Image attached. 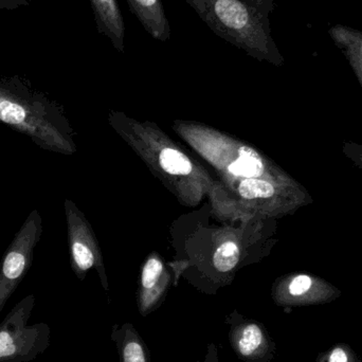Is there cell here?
Instances as JSON below:
<instances>
[{
    "label": "cell",
    "instance_id": "4",
    "mask_svg": "<svg viewBox=\"0 0 362 362\" xmlns=\"http://www.w3.org/2000/svg\"><path fill=\"white\" fill-rule=\"evenodd\" d=\"M229 340L234 352L247 362H265L272 356V342L261 323L231 317Z\"/></svg>",
    "mask_w": 362,
    "mask_h": 362
},
{
    "label": "cell",
    "instance_id": "17",
    "mask_svg": "<svg viewBox=\"0 0 362 362\" xmlns=\"http://www.w3.org/2000/svg\"><path fill=\"white\" fill-rule=\"evenodd\" d=\"M319 362H356V359L348 348L337 346L332 349Z\"/></svg>",
    "mask_w": 362,
    "mask_h": 362
},
{
    "label": "cell",
    "instance_id": "12",
    "mask_svg": "<svg viewBox=\"0 0 362 362\" xmlns=\"http://www.w3.org/2000/svg\"><path fill=\"white\" fill-rule=\"evenodd\" d=\"M159 163L161 168L172 175H187L192 171L189 159L173 148L163 150L159 157Z\"/></svg>",
    "mask_w": 362,
    "mask_h": 362
},
{
    "label": "cell",
    "instance_id": "15",
    "mask_svg": "<svg viewBox=\"0 0 362 362\" xmlns=\"http://www.w3.org/2000/svg\"><path fill=\"white\" fill-rule=\"evenodd\" d=\"M240 195L247 199L269 198L274 195V187L268 181L248 178L242 181L238 187Z\"/></svg>",
    "mask_w": 362,
    "mask_h": 362
},
{
    "label": "cell",
    "instance_id": "18",
    "mask_svg": "<svg viewBox=\"0 0 362 362\" xmlns=\"http://www.w3.org/2000/svg\"><path fill=\"white\" fill-rule=\"evenodd\" d=\"M243 1L257 8L266 16H269L274 11V0H243Z\"/></svg>",
    "mask_w": 362,
    "mask_h": 362
},
{
    "label": "cell",
    "instance_id": "10",
    "mask_svg": "<svg viewBox=\"0 0 362 362\" xmlns=\"http://www.w3.org/2000/svg\"><path fill=\"white\" fill-rule=\"evenodd\" d=\"M33 327L29 329H21V323L8 321L6 318L4 327L0 329V362H8L16 356L25 355V348L33 339Z\"/></svg>",
    "mask_w": 362,
    "mask_h": 362
},
{
    "label": "cell",
    "instance_id": "13",
    "mask_svg": "<svg viewBox=\"0 0 362 362\" xmlns=\"http://www.w3.org/2000/svg\"><path fill=\"white\" fill-rule=\"evenodd\" d=\"M71 257L76 269L81 272H87L95 265V257L90 247L83 242L82 238H71Z\"/></svg>",
    "mask_w": 362,
    "mask_h": 362
},
{
    "label": "cell",
    "instance_id": "11",
    "mask_svg": "<svg viewBox=\"0 0 362 362\" xmlns=\"http://www.w3.org/2000/svg\"><path fill=\"white\" fill-rule=\"evenodd\" d=\"M163 266L157 259H148L142 272L141 298L139 301V310L142 316H148L158 305L159 297L161 291L157 289L161 274H163Z\"/></svg>",
    "mask_w": 362,
    "mask_h": 362
},
{
    "label": "cell",
    "instance_id": "2",
    "mask_svg": "<svg viewBox=\"0 0 362 362\" xmlns=\"http://www.w3.org/2000/svg\"><path fill=\"white\" fill-rule=\"evenodd\" d=\"M200 18L219 37L259 59L283 62L270 31L269 16L243 0H210Z\"/></svg>",
    "mask_w": 362,
    "mask_h": 362
},
{
    "label": "cell",
    "instance_id": "22",
    "mask_svg": "<svg viewBox=\"0 0 362 362\" xmlns=\"http://www.w3.org/2000/svg\"><path fill=\"white\" fill-rule=\"evenodd\" d=\"M350 158H352L353 160L356 161L357 163H361L362 165V156H350Z\"/></svg>",
    "mask_w": 362,
    "mask_h": 362
},
{
    "label": "cell",
    "instance_id": "8",
    "mask_svg": "<svg viewBox=\"0 0 362 362\" xmlns=\"http://www.w3.org/2000/svg\"><path fill=\"white\" fill-rule=\"evenodd\" d=\"M334 44L344 53L362 86V31L346 25L329 28Z\"/></svg>",
    "mask_w": 362,
    "mask_h": 362
},
{
    "label": "cell",
    "instance_id": "6",
    "mask_svg": "<svg viewBox=\"0 0 362 362\" xmlns=\"http://www.w3.org/2000/svg\"><path fill=\"white\" fill-rule=\"evenodd\" d=\"M98 32L106 36L119 52L124 53L125 23L117 0H90Z\"/></svg>",
    "mask_w": 362,
    "mask_h": 362
},
{
    "label": "cell",
    "instance_id": "9",
    "mask_svg": "<svg viewBox=\"0 0 362 362\" xmlns=\"http://www.w3.org/2000/svg\"><path fill=\"white\" fill-rule=\"evenodd\" d=\"M121 362H151L150 352L131 323L116 327L112 333Z\"/></svg>",
    "mask_w": 362,
    "mask_h": 362
},
{
    "label": "cell",
    "instance_id": "3",
    "mask_svg": "<svg viewBox=\"0 0 362 362\" xmlns=\"http://www.w3.org/2000/svg\"><path fill=\"white\" fill-rule=\"evenodd\" d=\"M42 231V215L38 210H33L6 249L0 264V310L31 267L34 249Z\"/></svg>",
    "mask_w": 362,
    "mask_h": 362
},
{
    "label": "cell",
    "instance_id": "20",
    "mask_svg": "<svg viewBox=\"0 0 362 362\" xmlns=\"http://www.w3.org/2000/svg\"><path fill=\"white\" fill-rule=\"evenodd\" d=\"M192 8L195 10V12L197 13L198 16H202L204 14V10H206V4H209L210 0H185Z\"/></svg>",
    "mask_w": 362,
    "mask_h": 362
},
{
    "label": "cell",
    "instance_id": "7",
    "mask_svg": "<svg viewBox=\"0 0 362 362\" xmlns=\"http://www.w3.org/2000/svg\"><path fill=\"white\" fill-rule=\"evenodd\" d=\"M127 2L129 11L154 40L168 42L171 38V25L163 0H127Z\"/></svg>",
    "mask_w": 362,
    "mask_h": 362
},
{
    "label": "cell",
    "instance_id": "1",
    "mask_svg": "<svg viewBox=\"0 0 362 362\" xmlns=\"http://www.w3.org/2000/svg\"><path fill=\"white\" fill-rule=\"evenodd\" d=\"M0 122L27 136L42 150H70L57 104L21 76L0 78Z\"/></svg>",
    "mask_w": 362,
    "mask_h": 362
},
{
    "label": "cell",
    "instance_id": "5",
    "mask_svg": "<svg viewBox=\"0 0 362 362\" xmlns=\"http://www.w3.org/2000/svg\"><path fill=\"white\" fill-rule=\"evenodd\" d=\"M339 293L332 285L308 274H298L280 291L281 305H314L325 303L338 297Z\"/></svg>",
    "mask_w": 362,
    "mask_h": 362
},
{
    "label": "cell",
    "instance_id": "16",
    "mask_svg": "<svg viewBox=\"0 0 362 362\" xmlns=\"http://www.w3.org/2000/svg\"><path fill=\"white\" fill-rule=\"evenodd\" d=\"M229 171L236 176L252 178L263 172V165L259 159L251 156H242L229 165Z\"/></svg>",
    "mask_w": 362,
    "mask_h": 362
},
{
    "label": "cell",
    "instance_id": "21",
    "mask_svg": "<svg viewBox=\"0 0 362 362\" xmlns=\"http://www.w3.org/2000/svg\"><path fill=\"white\" fill-rule=\"evenodd\" d=\"M204 362H218L217 349L216 346H214V344H209L208 351H206V361Z\"/></svg>",
    "mask_w": 362,
    "mask_h": 362
},
{
    "label": "cell",
    "instance_id": "19",
    "mask_svg": "<svg viewBox=\"0 0 362 362\" xmlns=\"http://www.w3.org/2000/svg\"><path fill=\"white\" fill-rule=\"evenodd\" d=\"M30 0H0V10H16L21 6H30Z\"/></svg>",
    "mask_w": 362,
    "mask_h": 362
},
{
    "label": "cell",
    "instance_id": "14",
    "mask_svg": "<svg viewBox=\"0 0 362 362\" xmlns=\"http://www.w3.org/2000/svg\"><path fill=\"white\" fill-rule=\"evenodd\" d=\"M240 259V250L234 243L221 245L213 257L215 268L221 272H228L235 267Z\"/></svg>",
    "mask_w": 362,
    "mask_h": 362
}]
</instances>
